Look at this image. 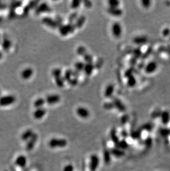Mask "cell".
Segmentation results:
<instances>
[{
	"mask_svg": "<svg viewBox=\"0 0 170 171\" xmlns=\"http://www.w3.org/2000/svg\"><path fill=\"white\" fill-rule=\"evenodd\" d=\"M74 166L73 165L68 164L64 167L63 171H74Z\"/></svg>",
	"mask_w": 170,
	"mask_h": 171,
	"instance_id": "cell-42",
	"label": "cell"
},
{
	"mask_svg": "<svg viewBox=\"0 0 170 171\" xmlns=\"http://www.w3.org/2000/svg\"><path fill=\"white\" fill-rule=\"evenodd\" d=\"M1 97V91L0 90V97Z\"/></svg>",
	"mask_w": 170,
	"mask_h": 171,
	"instance_id": "cell-50",
	"label": "cell"
},
{
	"mask_svg": "<svg viewBox=\"0 0 170 171\" xmlns=\"http://www.w3.org/2000/svg\"><path fill=\"white\" fill-rule=\"evenodd\" d=\"M77 53L78 55H81V56H83L84 55H85L87 53H86V49L85 47L83 46H80L77 48Z\"/></svg>",
	"mask_w": 170,
	"mask_h": 171,
	"instance_id": "cell-30",
	"label": "cell"
},
{
	"mask_svg": "<svg viewBox=\"0 0 170 171\" xmlns=\"http://www.w3.org/2000/svg\"><path fill=\"white\" fill-rule=\"evenodd\" d=\"M95 68V64H93V63H86L83 69V72L85 74L89 76L92 73Z\"/></svg>",
	"mask_w": 170,
	"mask_h": 171,
	"instance_id": "cell-14",
	"label": "cell"
},
{
	"mask_svg": "<svg viewBox=\"0 0 170 171\" xmlns=\"http://www.w3.org/2000/svg\"><path fill=\"white\" fill-rule=\"evenodd\" d=\"M154 67H155V66L152 63L148 64V65L146 66V67H145V72L146 73L152 72L153 71L154 68H155Z\"/></svg>",
	"mask_w": 170,
	"mask_h": 171,
	"instance_id": "cell-36",
	"label": "cell"
},
{
	"mask_svg": "<svg viewBox=\"0 0 170 171\" xmlns=\"http://www.w3.org/2000/svg\"><path fill=\"white\" fill-rule=\"evenodd\" d=\"M107 12L109 14L112 15L113 16L119 17L122 16L123 14V11L119 8L109 7L107 9Z\"/></svg>",
	"mask_w": 170,
	"mask_h": 171,
	"instance_id": "cell-15",
	"label": "cell"
},
{
	"mask_svg": "<svg viewBox=\"0 0 170 171\" xmlns=\"http://www.w3.org/2000/svg\"><path fill=\"white\" fill-rule=\"evenodd\" d=\"M80 75V72L76 70H73V76L74 78H78L79 77Z\"/></svg>",
	"mask_w": 170,
	"mask_h": 171,
	"instance_id": "cell-45",
	"label": "cell"
},
{
	"mask_svg": "<svg viewBox=\"0 0 170 171\" xmlns=\"http://www.w3.org/2000/svg\"><path fill=\"white\" fill-rule=\"evenodd\" d=\"M134 69L133 68H130L129 69H128L125 73L124 76H126V78H128L131 75H133L132 74L133 73Z\"/></svg>",
	"mask_w": 170,
	"mask_h": 171,
	"instance_id": "cell-40",
	"label": "cell"
},
{
	"mask_svg": "<svg viewBox=\"0 0 170 171\" xmlns=\"http://www.w3.org/2000/svg\"><path fill=\"white\" fill-rule=\"evenodd\" d=\"M121 135L123 137H125L126 138L128 136V134L127 132V131H126V130H123L121 132Z\"/></svg>",
	"mask_w": 170,
	"mask_h": 171,
	"instance_id": "cell-47",
	"label": "cell"
},
{
	"mask_svg": "<svg viewBox=\"0 0 170 171\" xmlns=\"http://www.w3.org/2000/svg\"><path fill=\"white\" fill-rule=\"evenodd\" d=\"M78 82H79L78 78H71V79L69 82H68V83H69L70 85H71V86H73V87L76 86V85L78 84Z\"/></svg>",
	"mask_w": 170,
	"mask_h": 171,
	"instance_id": "cell-38",
	"label": "cell"
},
{
	"mask_svg": "<svg viewBox=\"0 0 170 171\" xmlns=\"http://www.w3.org/2000/svg\"><path fill=\"white\" fill-rule=\"evenodd\" d=\"M3 54L2 51L1 50H0V60L2 59V58L3 57Z\"/></svg>",
	"mask_w": 170,
	"mask_h": 171,
	"instance_id": "cell-48",
	"label": "cell"
},
{
	"mask_svg": "<svg viewBox=\"0 0 170 171\" xmlns=\"http://www.w3.org/2000/svg\"><path fill=\"white\" fill-rule=\"evenodd\" d=\"M16 101V97L13 95L8 94L0 97V106L6 107L13 104Z\"/></svg>",
	"mask_w": 170,
	"mask_h": 171,
	"instance_id": "cell-1",
	"label": "cell"
},
{
	"mask_svg": "<svg viewBox=\"0 0 170 171\" xmlns=\"http://www.w3.org/2000/svg\"><path fill=\"white\" fill-rule=\"evenodd\" d=\"M128 147V144L126 140H123L119 141L118 145L116 146L117 148L119 149H126Z\"/></svg>",
	"mask_w": 170,
	"mask_h": 171,
	"instance_id": "cell-29",
	"label": "cell"
},
{
	"mask_svg": "<svg viewBox=\"0 0 170 171\" xmlns=\"http://www.w3.org/2000/svg\"><path fill=\"white\" fill-rule=\"evenodd\" d=\"M76 112L80 118L83 119H86L89 118L90 114L89 110L86 108L83 107H78L76 110Z\"/></svg>",
	"mask_w": 170,
	"mask_h": 171,
	"instance_id": "cell-12",
	"label": "cell"
},
{
	"mask_svg": "<svg viewBox=\"0 0 170 171\" xmlns=\"http://www.w3.org/2000/svg\"><path fill=\"white\" fill-rule=\"evenodd\" d=\"M114 90V87L113 84H109L105 88L104 91V96L107 98L112 97Z\"/></svg>",
	"mask_w": 170,
	"mask_h": 171,
	"instance_id": "cell-16",
	"label": "cell"
},
{
	"mask_svg": "<svg viewBox=\"0 0 170 171\" xmlns=\"http://www.w3.org/2000/svg\"><path fill=\"white\" fill-rule=\"evenodd\" d=\"M81 1H79V0H74L71 3V8L74 9H76L77 8L79 7L80 5H81Z\"/></svg>",
	"mask_w": 170,
	"mask_h": 171,
	"instance_id": "cell-31",
	"label": "cell"
},
{
	"mask_svg": "<svg viewBox=\"0 0 170 171\" xmlns=\"http://www.w3.org/2000/svg\"><path fill=\"white\" fill-rule=\"evenodd\" d=\"M99 157L96 155H92L90 158L89 164V170L90 171H96L99 166Z\"/></svg>",
	"mask_w": 170,
	"mask_h": 171,
	"instance_id": "cell-4",
	"label": "cell"
},
{
	"mask_svg": "<svg viewBox=\"0 0 170 171\" xmlns=\"http://www.w3.org/2000/svg\"><path fill=\"white\" fill-rule=\"evenodd\" d=\"M104 161L106 164H109L111 162V152L108 149H105L103 152Z\"/></svg>",
	"mask_w": 170,
	"mask_h": 171,
	"instance_id": "cell-22",
	"label": "cell"
},
{
	"mask_svg": "<svg viewBox=\"0 0 170 171\" xmlns=\"http://www.w3.org/2000/svg\"><path fill=\"white\" fill-rule=\"evenodd\" d=\"M67 144V142L65 139H53L49 142V146L52 148H63Z\"/></svg>",
	"mask_w": 170,
	"mask_h": 171,
	"instance_id": "cell-3",
	"label": "cell"
},
{
	"mask_svg": "<svg viewBox=\"0 0 170 171\" xmlns=\"http://www.w3.org/2000/svg\"><path fill=\"white\" fill-rule=\"evenodd\" d=\"M129 119V117L127 114L123 115L120 118V123L122 125H125L126 123L128 121Z\"/></svg>",
	"mask_w": 170,
	"mask_h": 171,
	"instance_id": "cell-37",
	"label": "cell"
},
{
	"mask_svg": "<svg viewBox=\"0 0 170 171\" xmlns=\"http://www.w3.org/2000/svg\"><path fill=\"white\" fill-rule=\"evenodd\" d=\"M83 5L85 7L91 8L92 6V2L91 1H85L83 2Z\"/></svg>",
	"mask_w": 170,
	"mask_h": 171,
	"instance_id": "cell-41",
	"label": "cell"
},
{
	"mask_svg": "<svg viewBox=\"0 0 170 171\" xmlns=\"http://www.w3.org/2000/svg\"><path fill=\"white\" fill-rule=\"evenodd\" d=\"M55 82L56 84V85L59 87V88H62L64 86V84H65V80L63 78V77L60 76L59 78H55Z\"/></svg>",
	"mask_w": 170,
	"mask_h": 171,
	"instance_id": "cell-24",
	"label": "cell"
},
{
	"mask_svg": "<svg viewBox=\"0 0 170 171\" xmlns=\"http://www.w3.org/2000/svg\"><path fill=\"white\" fill-rule=\"evenodd\" d=\"M145 39L144 37H138L135 38L134 39V42L136 44H141V43H143L145 42Z\"/></svg>",
	"mask_w": 170,
	"mask_h": 171,
	"instance_id": "cell-39",
	"label": "cell"
},
{
	"mask_svg": "<svg viewBox=\"0 0 170 171\" xmlns=\"http://www.w3.org/2000/svg\"><path fill=\"white\" fill-rule=\"evenodd\" d=\"M46 103L45 101V99H43V98H38L37 99V100H35V101L34 102V106L36 108V109H39V108H42L43 107V106H44L45 103Z\"/></svg>",
	"mask_w": 170,
	"mask_h": 171,
	"instance_id": "cell-21",
	"label": "cell"
},
{
	"mask_svg": "<svg viewBox=\"0 0 170 171\" xmlns=\"http://www.w3.org/2000/svg\"><path fill=\"white\" fill-rule=\"evenodd\" d=\"M60 100V97L58 94H52L48 95L45 99V101L49 105L55 104L58 103Z\"/></svg>",
	"mask_w": 170,
	"mask_h": 171,
	"instance_id": "cell-11",
	"label": "cell"
},
{
	"mask_svg": "<svg viewBox=\"0 0 170 171\" xmlns=\"http://www.w3.org/2000/svg\"><path fill=\"white\" fill-rule=\"evenodd\" d=\"M1 3H0V9H1Z\"/></svg>",
	"mask_w": 170,
	"mask_h": 171,
	"instance_id": "cell-51",
	"label": "cell"
},
{
	"mask_svg": "<svg viewBox=\"0 0 170 171\" xmlns=\"http://www.w3.org/2000/svg\"><path fill=\"white\" fill-rule=\"evenodd\" d=\"M1 45L2 47V49L4 52H8L12 46V42L7 37L4 36L2 38V41H1Z\"/></svg>",
	"mask_w": 170,
	"mask_h": 171,
	"instance_id": "cell-7",
	"label": "cell"
},
{
	"mask_svg": "<svg viewBox=\"0 0 170 171\" xmlns=\"http://www.w3.org/2000/svg\"><path fill=\"white\" fill-rule=\"evenodd\" d=\"M86 21V17L84 16H81L80 17H78L77 20L75 21V26L76 28H80L82 27V26L84 24V23Z\"/></svg>",
	"mask_w": 170,
	"mask_h": 171,
	"instance_id": "cell-19",
	"label": "cell"
},
{
	"mask_svg": "<svg viewBox=\"0 0 170 171\" xmlns=\"http://www.w3.org/2000/svg\"><path fill=\"white\" fill-rule=\"evenodd\" d=\"M33 131L30 130H27L24 134H23L22 139L24 140H28L30 137H32V136L33 135Z\"/></svg>",
	"mask_w": 170,
	"mask_h": 171,
	"instance_id": "cell-28",
	"label": "cell"
},
{
	"mask_svg": "<svg viewBox=\"0 0 170 171\" xmlns=\"http://www.w3.org/2000/svg\"><path fill=\"white\" fill-rule=\"evenodd\" d=\"M52 11L51 8L46 3H43L39 5L36 9V13L37 15H39L42 13L49 12Z\"/></svg>",
	"mask_w": 170,
	"mask_h": 171,
	"instance_id": "cell-8",
	"label": "cell"
},
{
	"mask_svg": "<svg viewBox=\"0 0 170 171\" xmlns=\"http://www.w3.org/2000/svg\"><path fill=\"white\" fill-rule=\"evenodd\" d=\"M111 153H112L113 156L117 157H120L123 156L125 154L124 152L120 149H118V148H113L111 149Z\"/></svg>",
	"mask_w": 170,
	"mask_h": 171,
	"instance_id": "cell-20",
	"label": "cell"
},
{
	"mask_svg": "<svg viewBox=\"0 0 170 171\" xmlns=\"http://www.w3.org/2000/svg\"><path fill=\"white\" fill-rule=\"evenodd\" d=\"M110 7L118 8L120 4V2L117 0H111L108 1Z\"/></svg>",
	"mask_w": 170,
	"mask_h": 171,
	"instance_id": "cell-34",
	"label": "cell"
},
{
	"mask_svg": "<svg viewBox=\"0 0 170 171\" xmlns=\"http://www.w3.org/2000/svg\"><path fill=\"white\" fill-rule=\"evenodd\" d=\"M112 31L113 36L115 37H120L122 33V28L121 24L118 22L114 23L112 25Z\"/></svg>",
	"mask_w": 170,
	"mask_h": 171,
	"instance_id": "cell-6",
	"label": "cell"
},
{
	"mask_svg": "<svg viewBox=\"0 0 170 171\" xmlns=\"http://www.w3.org/2000/svg\"><path fill=\"white\" fill-rule=\"evenodd\" d=\"M1 41H2V39H1V36H0V45H1Z\"/></svg>",
	"mask_w": 170,
	"mask_h": 171,
	"instance_id": "cell-49",
	"label": "cell"
},
{
	"mask_svg": "<svg viewBox=\"0 0 170 171\" xmlns=\"http://www.w3.org/2000/svg\"><path fill=\"white\" fill-rule=\"evenodd\" d=\"M73 76V70L71 69H67L65 72L63 78L64 79L65 82H69L72 78Z\"/></svg>",
	"mask_w": 170,
	"mask_h": 171,
	"instance_id": "cell-23",
	"label": "cell"
},
{
	"mask_svg": "<svg viewBox=\"0 0 170 171\" xmlns=\"http://www.w3.org/2000/svg\"><path fill=\"white\" fill-rule=\"evenodd\" d=\"M112 102L116 107L119 112H123L126 111V107L125 105L122 103V102L116 97H112Z\"/></svg>",
	"mask_w": 170,
	"mask_h": 171,
	"instance_id": "cell-5",
	"label": "cell"
},
{
	"mask_svg": "<svg viewBox=\"0 0 170 171\" xmlns=\"http://www.w3.org/2000/svg\"><path fill=\"white\" fill-rule=\"evenodd\" d=\"M85 64L83 63L82 62H77L75 64V70L81 72V71H83V69L85 67Z\"/></svg>",
	"mask_w": 170,
	"mask_h": 171,
	"instance_id": "cell-25",
	"label": "cell"
},
{
	"mask_svg": "<svg viewBox=\"0 0 170 171\" xmlns=\"http://www.w3.org/2000/svg\"><path fill=\"white\" fill-rule=\"evenodd\" d=\"M150 2L148 1H143L141 2L142 5L145 8L148 7L150 6Z\"/></svg>",
	"mask_w": 170,
	"mask_h": 171,
	"instance_id": "cell-46",
	"label": "cell"
},
{
	"mask_svg": "<svg viewBox=\"0 0 170 171\" xmlns=\"http://www.w3.org/2000/svg\"><path fill=\"white\" fill-rule=\"evenodd\" d=\"M77 18H78V15L77 12H74L71 14L69 17V19H68L69 22V23L73 24V23L75 21H76Z\"/></svg>",
	"mask_w": 170,
	"mask_h": 171,
	"instance_id": "cell-33",
	"label": "cell"
},
{
	"mask_svg": "<svg viewBox=\"0 0 170 171\" xmlns=\"http://www.w3.org/2000/svg\"><path fill=\"white\" fill-rule=\"evenodd\" d=\"M83 60L86 63H93V57L92 55L86 53L85 55L83 56Z\"/></svg>",
	"mask_w": 170,
	"mask_h": 171,
	"instance_id": "cell-32",
	"label": "cell"
},
{
	"mask_svg": "<svg viewBox=\"0 0 170 171\" xmlns=\"http://www.w3.org/2000/svg\"><path fill=\"white\" fill-rule=\"evenodd\" d=\"M42 22L46 26L53 28L55 29L58 27L57 23L56 22L55 20L52 19V18L49 17H45L42 19Z\"/></svg>",
	"mask_w": 170,
	"mask_h": 171,
	"instance_id": "cell-9",
	"label": "cell"
},
{
	"mask_svg": "<svg viewBox=\"0 0 170 171\" xmlns=\"http://www.w3.org/2000/svg\"><path fill=\"white\" fill-rule=\"evenodd\" d=\"M110 137L112 141L113 142V143L117 146L119 142V140L118 137L117 135V131L114 128L111 130L110 132Z\"/></svg>",
	"mask_w": 170,
	"mask_h": 171,
	"instance_id": "cell-18",
	"label": "cell"
},
{
	"mask_svg": "<svg viewBox=\"0 0 170 171\" xmlns=\"http://www.w3.org/2000/svg\"><path fill=\"white\" fill-rule=\"evenodd\" d=\"M61 74H62V70L60 68H55L52 70V74L53 77L55 78H59L60 76H61Z\"/></svg>",
	"mask_w": 170,
	"mask_h": 171,
	"instance_id": "cell-27",
	"label": "cell"
},
{
	"mask_svg": "<svg viewBox=\"0 0 170 171\" xmlns=\"http://www.w3.org/2000/svg\"><path fill=\"white\" fill-rule=\"evenodd\" d=\"M37 139H38V136H37V134H33V136H32L30 140L27 145V149L28 150L30 151L33 149L34 146L35 145V143L37 141Z\"/></svg>",
	"mask_w": 170,
	"mask_h": 171,
	"instance_id": "cell-17",
	"label": "cell"
},
{
	"mask_svg": "<svg viewBox=\"0 0 170 171\" xmlns=\"http://www.w3.org/2000/svg\"><path fill=\"white\" fill-rule=\"evenodd\" d=\"M76 27L73 23H68L61 26L59 27V32L62 36H67V35L73 33L76 29Z\"/></svg>",
	"mask_w": 170,
	"mask_h": 171,
	"instance_id": "cell-2",
	"label": "cell"
},
{
	"mask_svg": "<svg viewBox=\"0 0 170 171\" xmlns=\"http://www.w3.org/2000/svg\"><path fill=\"white\" fill-rule=\"evenodd\" d=\"M33 69L30 67H28L23 70L21 73V76L24 80H28L33 76Z\"/></svg>",
	"mask_w": 170,
	"mask_h": 171,
	"instance_id": "cell-10",
	"label": "cell"
},
{
	"mask_svg": "<svg viewBox=\"0 0 170 171\" xmlns=\"http://www.w3.org/2000/svg\"><path fill=\"white\" fill-rule=\"evenodd\" d=\"M103 107L104 109L105 110H112L114 108V105L113 104V102H110V103H105L103 105Z\"/></svg>",
	"mask_w": 170,
	"mask_h": 171,
	"instance_id": "cell-35",
	"label": "cell"
},
{
	"mask_svg": "<svg viewBox=\"0 0 170 171\" xmlns=\"http://www.w3.org/2000/svg\"><path fill=\"white\" fill-rule=\"evenodd\" d=\"M127 84L130 87H133L136 84V79L133 75H131L128 78Z\"/></svg>",
	"mask_w": 170,
	"mask_h": 171,
	"instance_id": "cell-26",
	"label": "cell"
},
{
	"mask_svg": "<svg viewBox=\"0 0 170 171\" xmlns=\"http://www.w3.org/2000/svg\"><path fill=\"white\" fill-rule=\"evenodd\" d=\"M102 64H103V61L101 59L98 60V61L95 64V68H97V69L101 68V67L102 66Z\"/></svg>",
	"mask_w": 170,
	"mask_h": 171,
	"instance_id": "cell-43",
	"label": "cell"
},
{
	"mask_svg": "<svg viewBox=\"0 0 170 171\" xmlns=\"http://www.w3.org/2000/svg\"><path fill=\"white\" fill-rule=\"evenodd\" d=\"M134 55L135 58H138L137 57H139L141 55L140 50V49H135L134 51Z\"/></svg>",
	"mask_w": 170,
	"mask_h": 171,
	"instance_id": "cell-44",
	"label": "cell"
},
{
	"mask_svg": "<svg viewBox=\"0 0 170 171\" xmlns=\"http://www.w3.org/2000/svg\"><path fill=\"white\" fill-rule=\"evenodd\" d=\"M46 113V110L43 108H39V109H37L35 112H34L33 113V116L34 118L36 119H42L45 116V115Z\"/></svg>",
	"mask_w": 170,
	"mask_h": 171,
	"instance_id": "cell-13",
	"label": "cell"
}]
</instances>
